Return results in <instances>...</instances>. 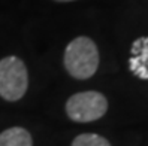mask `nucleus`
Masks as SVG:
<instances>
[{"instance_id": "f03ea898", "label": "nucleus", "mask_w": 148, "mask_h": 146, "mask_svg": "<svg viewBox=\"0 0 148 146\" xmlns=\"http://www.w3.org/2000/svg\"><path fill=\"white\" fill-rule=\"evenodd\" d=\"M29 87L25 64L18 57H5L0 60V97L8 101L20 100Z\"/></svg>"}, {"instance_id": "f257e3e1", "label": "nucleus", "mask_w": 148, "mask_h": 146, "mask_svg": "<svg viewBox=\"0 0 148 146\" xmlns=\"http://www.w3.org/2000/svg\"><path fill=\"white\" fill-rule=\"evenodd\" d=\"M64 67L75 79H88L99 67V51L96 43L85 36L73 39L64 51Z\"/></svg>"}, {"instance_id": "39448f33", "label": "nucleus", "mask_w": 148, "mask_h": 146, "mask_svg": "<svg viewBox=\"0 0 148 146\" xmlns=\"http://www.w3.org/2000/svg\"><path fill=\"white\" fill-rule=\"evenodd\" d=\"M0 146H33V140L25 128L12 127L0 133Z\"/></svg>"}, {"instance_id": "0eeeda50", "label": "nucleus", "mask_w": 148, "mask_h": 146, "mask_svg": "<svg viewBox=\"0 0 148 146\" xmlns=\"http://www.w3.org/2000/svg\"><path fill=\"white\" fill-rule=\"evenodd\" d=\"M56 2H73V0H56Z\"/></svg>"}, {"instance_id": "7ed1b4c3", "label": "nucleus", "mask_w": 148, "mask_h": 146, "mask_svg": "<svg viewBox=\"0 0 148 146\" xmlns=\"http://www.w3.org/2000/svg\"><path fill=\"white\" fill-rule=\"evenodd\" d=\"M108 110V100L97 91L76 92L66 103V113L75 122H91L100 119Z\"/></svg>"}, {"instance_id": "423d86ee", "label": "nucleus", "mask_w": 148, "mask_h": 146, "mask_svg": "<svg viewBox=\"0 0 148 146\" xmlns=\"http://www.w3.org/2000/svg\"><path fill=\"white\" fill-rule=\"evenodd\" d=\"M72 146H111V143L99 134L94 133H84L75 137Z\"/></svg>"}, {"instance_id": "20e7f679", "label": "nucleus", "mask_w": 148, "mask_h": 146, "mask_svg": "<svg viewBox=\"0 0 148 146\" xmlns=\"http://www.w3.org/2000/svg\"><path fill=\"white\" fill-rule=\"evenodd\" d=\"M129 69L136 78L148 81V36L139 37L132 43Z\"/></svg>"}]
</instances>
